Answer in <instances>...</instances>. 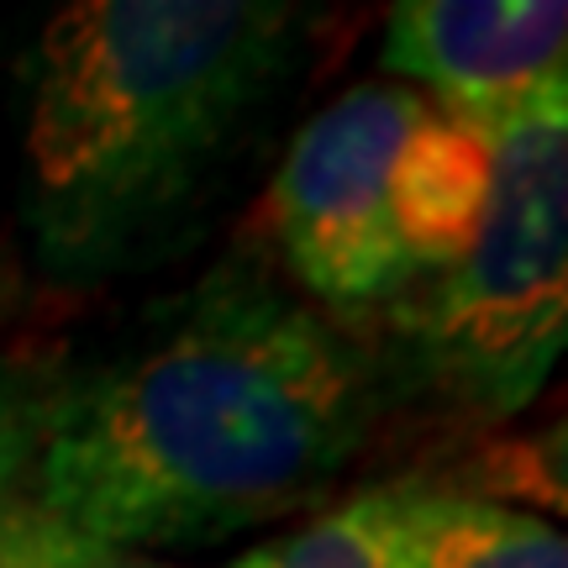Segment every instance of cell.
I'll return each mask as SVG.
<instances>
[{
    "label": "cell",
    "instance_id": "1",
    "mask_svg": "<svg viewBox=\"0 0 568 568\" xmlns=\"http://www.w3.org/2000/svg\"><path fill=\"white\" fill-rule=\"evenodd\" d=\"M374 416L379 389L343 326L226 264L48 400L21 506L153 558L211 548L322 500Z\"/></svg>",
    "mask_w": 568,
    "mask_h": 568
},
{
    "label": "cell",
    "instance_id": "2",
    "mask_svg": "<svg viewBox=\"0 0 568 568\" xmlns=\"http://www.w3.org/2000/svg\"><path fill=\"white\" fill-rule=\"evenodd\" d=\"M284 0H74L42 27L27 111V216L69 274L122 264L201 184L280 80Z\"/></svg>",
    "mask_w": 568,
    "mask_h": 568
},
{
    "label": "cell",
    "instance_id": "3",
    "mask_svg": "<svg viewBox=\"0 0 568 568\" xmlns=\"http://www.w3.org/2000/svg\"><path fill=\"white\" fill-rule=\"evenodd\" d=\"M489 148L485 222L437 274L416 337L447 406L506 422L537 400L568 337V84L521 105Z\"/></svg>",
    "mask_w": 568,
    "mask_h": 568
},
{
    "label": "cell",
    "instance_id": "4",
    "mask_svg": "<svg viewBox=\"0 0 568 568\" xmlns=\"http://www.w3.org/2000/svg\"><path fill=\"white\" fill-rule=\"evenodd\" d=\"M422 111L410 84H353L301 126L268 180V243L326 311H368L416 284L389 216V163Z\"/></svg>",
    "mask_w": 568,
    "mask_h": 568
},
{
    "label": "cell",
    "instance_id": "5",
    "mask_svg": "<svg viewBox=\"0 0 568 568\" xmlns=\"http://www.w3.org/2000/svg\"><path fill=\"white\" fill-rule=\"evenodd\" d=\"M564 0H406L385 21L379 63L443 116L495 138L552 84H568Z\"/></svg>",
    "mask_w": 568,
    "mask_h": 568
},
{
    "label": "cell",
    "instance_id": "6",
    "mask_svg": "<svg viewBox=\"0 0 568 568\" xmlns=\"http://www.w3.org/2000/svg\"><path fill=\"white\" fill-rule=\"evenodd\" d=\"M495 148L485 132L443 116L426 101L389 163V216L416 280L447 274L485 222Z\"/></svg>",
    "mask_w": 568,
    "mask_h": 568
},
{
    "label": "cell",
    "instance_id": "7",
    "mask_svg": "<svg viewBox=\"0 0 568 568\" xmlns=\"http://www.w3.org/2000/svg\"><path fill=\"white\" fill-rule=\"evenodd\" d=\"M447 489L426 479H389L337 500L316 521L268 537L226 568H422Z\"/></svg>",
    "mask_w": 568,
    "mask_h": 568
},
{
    "label": "cell",
    "instance_id": "8",
    "mask_svg": "<svg viewBox=\"0 0 568 568\" xmlns=\"http://www.w3.org/2000/svg\"><path fill=\"white\" fill-rule=\"evenodd\" d=\"M422 568H568V537L542 510L447 489Z\"/></svg>",
    "mask_w": 568,
    "mask_h": 568
},
{
    "label": "cell",
    "instance_id": "9",
    "mask_svg": "<svg viewBox=\"0 0 568 568\" xmlns=\"http://www.w3.org/2000/svg\"><path fill=\"white\" fill-rule=\"evenodd\" d=\"M0 568H174L153 552L111 548L59 527L32 506H6L0 516Z\"/></svg>",
    "mask_w": 568,
    "mask_h": 568
},
{
    "label": "cell",
    "instance_id": "10",
    "mask_svg": "<svg viewBox=\"0 0 568 568\" xmlns=\"http://www.w3.org/2000/svg\"><path fill=\"white\" fill-rule=\"evenodd\" d=\"M11 479H17V443H11V432L0 422V516L11 506Z\"/></svg>",
    "mask_w": 568,
    "mask_h": 568
}]
</instances>
